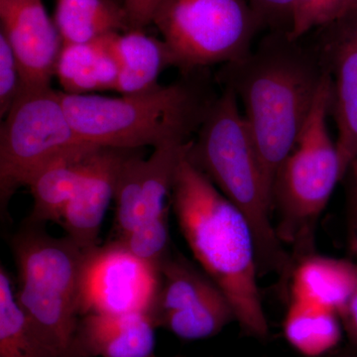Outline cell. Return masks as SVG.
<instances>
[{"mask_svg":"<svg viewBox=\"0 0 357 357\" xmlns=\"http://www.w3.org/2000/svg\"><path fill=\"white\" fill-rule=\"evenodd\" d=\"M326 75L314 45L307 46L285 32H268L248 57L218 72L222 88L236 93L272 190Z\"/></svg>","mask_w":357,"mask_h":357,"instance_id":"cell-1","label":"cell"},{"mask_svg":"<svg viewBox=\"0 0 357 357\" xmlns=\"http://www.w3.org/2000/svg\"><path fill=\"white\" fill-rule=\"evenodd\" d=\"M98 147L83 144L72 148L49 160L33 173L26 185L29 187L33 198L28 222L60 225L66 208L81 182L89 157Z\"/></svg>","mask_w":357,"mask_h":357,"instance_id":"cell-15","label":"cell"},{"mask_svg":"<svg viewBox=\"0 0 357 357\" xmlns=\"http://www.w3.org/2000/svg\"><path fill=\"white\" fill-rule=\"evenodd\" d=\"M109 36L88 43H64L56 69L63 93L88 95L115 91L119 69Z\"/></svg>","mask_w":357,"mask_h":357,"instance_id":"cell-18","label":"cell"},{"mask_svg":"<svg viewBox=\"0 0 357 357\" xmlns=\"http://www.w3.org/2000/svg\"><path fill=\"white\" fill-rule=\"evenodd\" d=\"M66 112L62 91L25 89L2 119L0 128V206L6 213L15 192L49 160L79 145Z\"/></svg>","mask_w":357,"mask_h":357,"instance_id":"cell-8","label":"cell"},{"mask_svg":"<svg viewBox=\"0 0 357 357\" xmlns=\"http://www.w3.org/2000/svg\"><path fill=\"white\" fill-rule=\"evenodd\" d=\"M332 357H357V352H356V354H340V356Z\"/></svg>","mask_w":357,"mask_h":357,"instance_id":"cell-31","label":"cell"},{"mask_svg":"<svg viewBox=\"0 0 357 357\" xmlns=\"http://www.w3.org/2000/svg\"><path fill=\"white\" fill-rule=\"evenodd\" d=\"M119 241L141 261L160 271L162 263L172 251L169 211L158 217L142 220Z\"/></svg>","mask_w":357,"mask_h":357,"instance_id":"cell-23","label":"cell"},{"mask_svg":"<svg viewBox=\"0 0 357 357\" xmlns=\"http://www.w3.org/2000/svg\"><path fill=\"white\" fill-rule=\"evenodd\" d=\"M134 150L98 147L89 157L81 182L60 225L83 250L98 245V236L124 160Z\"/></svg>","mask_w":357,"mask_h":357,"instance_id":"cell-13","label":"cell"},{"mask_svg":"<svg viewBox=\"0 0 357 357\" xmlns=\"http://www.w3.org/2000/svg\"><path fill=\"white\" fill-rule=\"evenodd\" d=\"M314 44L332 82L333 114L344 177L357 159V9L335 24L319 29Z\"/></svg>","mask_w":357,"mask_h":357,"instance_id":"cell-11","label":"cell"},{"mask_svg":"<svg viewBox=\"0 0 357 357\" xmlns=\"http://www.w3.org/2000/svg\"><path fill=\"white\" fill-rule=\"evenodd\" d=\"M185 155L248 218L255 237L259 270L276 272L289 282L293 258L272 222V189L231 89L222 88L211 100Z\"/></svg>","mask_w":357,"mask_h":357,"instance_id":"cell-3","label":"cell"},{"mask_svg":"<svg viewBox=\"0 0 357 357\" xmlns=\"http://www.w3.org/2000/svg\"><path fill=\"white\" fill-rule=\"evenodd\" d=\"M134 151L124 160L115 187L114 199L116 204V239L126 236L142 220V188L145 158L134 154Z\"/></svg>","mask_w":357,"mask_h":357,"instance_id":"cell-22","label":"cell"},{"mask_svg":"<svg viewBox=\"0 0 357 357\" xmlns=\"http://www.w3.org/2000/svg\"><path fill=\"white\" fill-rule=\"evenodd\" d=\"M347 173H351L352 183V204L357 220V159L352 162Z\"/></svg>","mask_w":357,"mask_h":357,"instance_id":"cell-29","label":"cell"},{"mask_svg":"<svg viewBox=\"0 0 357 357\" xmlns=\"http://www.w3.org/2000/svg\"><path fill=\"white\" fill-rule=\"evenodd\" d=\"M152 316L157 328L185 340L215 337L236 321L231 304L217 284L201 267L173 251L160 267Z\"/></svg>","mask_w":357,"mask_h":357,"instance_id":"cell-9","label":"cell"},{"mask_svg":"<svg viewBox=\"0 0 357 357\" xmlns=\"http://www.w3.org/2000/svg\"><path fill=\"white\" fill-rule=\"evenodd\" d=\"M0 357H58L16 299L10 277L0 269Z\"/></svg>","mask_w":357,"mask_h":357,"instance_id":"cell-21","label":"cell"},{"mask_svg":"<svg viewBox=\"0 0 357 357\" xmlns=\"http://www.w3.org/2000/svg\"><path fill=\"white\" fill-rule=\"evenodd\" d=\"M340 319L349 342L357 349V284L349 304L340 314Z\"/></svg>","mask_w":357,"mask_h":357,"instance_id":"cell-28","label":"cell"},{"mask_svg":"<svg viewBox=\"0 0 357 357\" xmlns=\"http://www.w3.org/2000/svg\"><path fill=\"white\" fill-rule=\"evenodd\" d=\"M185 152L170 199L181 232L199 266L227 296L241 330L265 340L269 326L258 288L259 268L252 229L243 213L188 159Z\"/></svg>","mask_w":357,"mask_h":357,"instance_id":"cell-2","label":"cell"},{"mask_svg":"<svg viewBox=\"0 0 357 357\" xmlns=\"http://www.w3.org/2000/svg\"><path fill=\"white\" fill-rule=\"evenodd\" d=\"M160 271L141 261L119 239L84 250L79 314H152Z\"/></svg>","mask_w":357,"mask_h":357,"instance_id":"cell-10","label":"cell"},{"mask_svg":"<svg viewBox=\"0 0 357 357\" xmlns=\"http://www.w3.org/2000/svg\"><path fill=\"white\" fill-rule=\"evenodd\" d=\"M342 319L333 310L306 301L291 300L284 319V335L303 356L321 357L337 347Z\"/></svg>","mask_w":357,"mask_h":357,"instance_id":"cell-20","label":"cell"},{"mask_svg":"<svg viewBox=\"0 0 357 357\" xmlns=\"http://www.w3.org/2000/svg\"><path fill=\"white\" fill-rule=\"evenodd\" d=\"M268 32H290L291 18L295 0H248Z\"/></svg>","mask_w":357,"mask_h":357,"instance_id":"cell-26","label":"cell"},{"mask_svg":"<svg viewBox=\"0 0 357 357\" xmlns=\"http://www.w3.org/2000/svg\"><path fill=\"white\" fill-rule=\"evenodd\" d=\"M162 0H122L130 30H142L151 24L155 11Z\"/></svg>","mask_w":357,"mask_h":357,"instance_id":"cell-27","label":"cell"},{"mask_svg":"<svg viewBox=\"0 0 357 357\" xmlns=\"http://www.w3.org/2000/svg\"><path fill=\"white\" fill-rule=\"evenodd\" d=\"M2 34L20 66L23 88L51 86L64 41L42 0H0Z\"/></svg>","mask_w":357,"mask_h":357,"instance_id":"cell-12","label":"cell"},{"mask_svg":"<svg viewBox=\"0 0 357 357\" xmlns=\"http://www.w3.org/2000/svg\"><path fill=\"white\" fill-rule=\"evenodd\" d=\"M23 89L17 60L4 35L0 33V116L3 119Z\"/></svg>","mask_w":357,"mask_h":357,"instance_id":"cell-25","label":"cell"},{"mask_svg":"<svg viewBox=\"0 0 357 357\" xmlns=\"http://www.w3.org/2000/svg\"><path fill=\"white\" fill-rule=\"evenodd\" d=\"M152 357H158V356H152ZM175 357H181V356H175Z\"/></svg>","mask_w":357,"mask_h":357,"instance_id":"cell-33","label":"cell"},{"mask_svg":"<svg viewBox=\"0 0 357 357\" xmlns=\"http://www.w3.org/2000/svg\"><path fill=\"white\" fill-rule=\"evenodd\" d=\"M352 248H354V251H356V253L357 255V227H356V234H354V243H352Z\"/></svg>","mask_w":357,"mask_h":357,"instance_id":"cell-30","label":"cell"},{"mask_svg":"<svg viewBox=\"0 0 357 357\" xmlns=\"http://www.w3.org/2000/svg\"><path fill=\"white\" fill-rule=\"evenodd\" d=\"M152 23L182 75L243 60L263 30L248 0H162Z\"/></svg>","mask_w":357,"mask_h":357,"instance_id":"cell-7","label":"cell"},{"mask_svg":"<svg viewBox=\"0 0 357 357\" xmlns=\"http://www.w3.org/2000/svg\"><path fill=\"white\" fill-rule=\"evenodd\" d=\"M109 41L119 69L115 91L121 95L154 88L159 84L160 75L167 68L175 67L165 41L149 36L143 30L112 33Z\"/></svg>","mask_w":357,"mask_h":357,"instance_id":"cell-17","label":"cell"},{"mask_svg":"<svg viewBox=\"0 0 357 357\" xmlns=\"http://www.w3.org/2000/svg\"><path fill=\"white\" fill-rule=\"evenodd\" d=\"M18 271L16 299L58 357H69L79 319L84 250L25 222L11 243Z\"/></svg>","mask_w":357,"mask_h":357,"instance_id":"cell-6","label":"cell"},{"mask_svg":"<svg viewBox=\"0 0 357 357\" xmlns=\"http://www.w3.org/2000/svg\"><path fill=\"white\" fill-rule=\"evenodd\" d=\"M289 282L291 300L321 305L340 316L356 288L357 265L312 253L296 263Z\"/></svg>","mask_w":357,"mask_h":357,"instance_id":"cell-16","label":"cell"},{"mask_svg":"<svg viewBox=\"0 0 357 357\" xmlns=\"http://www.w3.org/2000/svg\"><path fill=\"white\" fill-rule=\"evenodd\" d=\"M331 103L332 82L326 74L297 144L274 178L275 229L281 243L292 248L294 264L314 253L319 218L344 178L337 142L328 128Z\"/></svg>","mask_w":357,"mask_h":357,"instance_id":"cell-5","label":"cell"},{"mask_svg":"<svg viewBox=\"0 0 357 357\" xmlns=\"http://www.w3.org/2000/svg\"><path fill=\"white\" fill-rule=\"evenodd\" d=\"M54 21L64 43H88L130 30L126 9L116 0H57Z\"/></svg>","mask_w":357,"mask_h":357,"instance_id":"cell-19","label":"cell"},{"mask_svg":"<svg viewBox=\"0 0 357 357\" xmlns=\"http://www.w3.org/2000/svg\"><path fill=\"white\" fill-rule=\"evenodd\" d=\"M356 9L357 0H295L289 36L302 40L314 30L344 20Z\"/></svg>","mask_w":357,"mask_h":357,"instance_id":"cell-24","label":"cell"},{"mask_svg":"<svg viewBox=\"0 0 357 357\" xmlns=\"http://www.w3.org/2000/svg\"><path fill=\"white\" fill-rule=\"evenodd\" d=\"M116 1L121 2V3H122V0H116Z\"/></svg>","mask_w":357,"mask_h":357,"instance_id":"cell-32","label":"cell"},{"mask_svg":"<svg viewBox=\"0 0 357 357\" xmlns=\"http://www.w3.org/2000/svg\"><path fill=\"white\" fill-rule=\"evenodd\" d=\"M201 72L115 98L62 91L63 103L75 131L89 144L124 150L185 144L215 96L208 95Z\"/></svg>","mask_w":357,"mask_h":357,"instance_id":"cell-4","label":"cell"},{"mask_svg":"<svg viewBox=\"0 0 357 357\" xmlns=\"http://www.w3.org/2000/svg\"><path fill=\"white\" fill-rule=\"evenodd\" d=\"M157 326L148 312L81 316L69 357H152Z\"/></svg>","mask_w":357,"mask_h":357,"instance_id":"cell-14","label":"cell"}]
</instances>
